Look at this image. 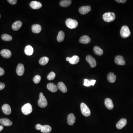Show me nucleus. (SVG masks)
<instances>
[{"label":"nucleus","mask_w":133,"mask_h":133,"mask_svg":"<svg viewBox=\"0 0 133 133\" xmlns=\"http://www.w3.org/2000/svg\"><path fill=\"white\" fill-rule=\"evenodd\" d=\"M65 24L67 27L70 29L76 28L78 25V22L77 20L70 18L66 20Z\"/></svg>","instance_id":"1"},{"label":"nucleus","mask_w":133,"mask_h":133,"mask_svg":"<svg viewBox=\"0 0 133 133\" xmlns=\"http://www.w3.org/2000/svg\"><path fill=\"white\" fill-rule=\"evenodd\" d=\"M115 18V14L112 12L105 13L103 15V19L107 22H110L114 21Z\"/></svg>","instance_id":"2"},{"label":"nucleus","mask_w":133,"mask_h":133,"mask_svg":"<svg viewBox=\"0 0 133 133\" xmlns=\"http://www.w3.org/2000/svg\"><path fill=\"white\" fill-rule=\"evenodd\" d=\"M38 105L42 108H45L47 105V101L45 97L43 95V94L41 92L40 94L38 102Z\"/></svg>","instance_id":"3"},{"label":"nucleus","mask_w":133,"mask_h":133,"mask_svg":"<svg viewBox=\"0 0 133 133\" xmlns=\"http://www.w3.org/2000/svg\"><path fill=\"white\" fill-rule=\"evenodd\" d=\"M33 111L32 106L30 103H27L24 105L22 108V112L23 114L28 115L30 114Z\"/></svg>","instance_id":"4"},{"label":"nucleus","mask_w":133,"mask_h":133,"mask_svg":"<svg viewBox=\"0 0 133 133\" xmlns=\"http://www.w3.org/2000/svg\"><path fill=\"white\" fill-rule=\"evenodd\" d=\"M120 34L123 38H127L131 34V31L128 26L125 25L122 27L120 29Z\"/></svg>","instance_id":"5"},{"label":"nucleus","mask_w":133,"mask_h":133,"mask_svg":"<svg viewBox=\"0 0 133 133\" xmlns=\"http://www.w3.org/2000/svg\"><path fill=\"white\" fill-rule=\"evenodd\" d=\"M81 110L83 115L86 117L90 116L91 111L87 105L84 103H81Z\"/></svg>","instance_id":"6"},{"label":"nucleus","mask_w":133,"mask_h":133,"mask_svg":"<svg viewBox=\"0 0 133 133\" xmlns=\"http://www.w3.org/2000/svg\"><path fill=\"white\" fill-rule=\"evenodd\" d=\"M86 59L87 61L89 62L90 65L91 67L92 68H94L96 67L97 65V62L96 60L94 58L90 55H88L86 57Z\"/></svg>","instance_id":"7"},{"label":"nucleus","mask_w":133,"mask_h":133,"mask_svg":"<svg viewBox=\"0 0 133 133\" xmlns=\"http://www.w3.org/2000/svg\"><path fill=\"white\" fill-rule=\"evenodd\" d=\"M115 62L118 65H124L125 64V61L123 56L120 55L116 56L115 59Z\"/></svg>","instance_id":"8"},{"label":"nucleus","mask_w":133,"mask_h":133,"mask_svg":"<svg viewBox=\"0 0 133 133\" xmlns=\"http://www.w3.org/2000/svg\"><path fill=\"white\" fill-rule=\"evenodd\" d=\"M16 72L17 75L19 76H22L23 75L25 72L24 65L21 63L19 64L17 67Z\"/></svg>","instance_id":"9"},{"label":"nucleus","mask_w":133,"mask_h":133,"mask_svg":"<svg viewBox=\"0 0 133 133\" xmlns=\"http://www.w3.org/2000/svg\"><path fill=\"white\" fill-rule=\"evenodd\" d=\"M127 124V120L125 118L120 119L119 122H118L116 125V127L118 129H122L125 127Z\"/></svg>","instance_id":"10"},{"label":"nucleus","mask_w":133,"mask_h":133,"mask_svg":"<svg viewBox=\"0 0 133 133\" xmlns=\"http://www.w3.org/2000/svg\"><path fill=\"white\" fill-rule=\"evenodd\" d=\"M91 11V7L89 6H86L81 7L79 8V12L82 15H85Z\"/></svg>","instance_id":"11"},{"label":"nucleus","mask_w":133,"mask_h":133,"mask_svg":"<svg viewBox=\"0 0 133 133\" xmlns=\"http://www.w3.org/2000/svg\"><path fill=\"white\" fill-rule=\"evenodd\" d=\"M2 110L3 113L6 115H9L11 113V108L8 104H5L3 105L2 107Z\"/></svg>","instance_id":"12"},{"label":"nucleus","mask_w":133,"mask_h":133,"mask_svg":"<svg viewBox=\"0 0 133 133\" xmlns=\"http://www.w3.org/2000/svg\"><path fill=\"white\" fill-rule=\"evenodd\" d=\"M30 5L32 9H39L42 6L41 3L36 1H33L31 2Z\"/></svg>","instance_id":"13"},{"label":"nucleus","mask_w":133,"mask_h":133,"mask_svg":"<svg viewBox=\"0 0 133 133\" xmlns=\"http://www.w3.org/2000/svg\"><path fill=\"white\" fill-rule=\"evenodd\" d=\"M1 56L5 58H10L12 56V53L11 51L8 49H3L0 51Z\"/></svg>","instance_id":"14"},{"label":"nucleus","mask_w":133,"mask_h":133,"mask_svg":"<svg viewBox=\"0 0 133 133\" xmlns=\"http://www.w3.org/2000/svg\"><path fill=\"white\" fill-rule=\"evenodd\" d=\"M32 32L34 33L37 34L40 33L42 30V27L40 25L34 24L31 26Z\"/></svg>","instance_id":"15"},{"label":"nucleus","mask_w":133,"mask_h":133,"mask_svg":"<svg viewBox=\"0 0 133 133\" xmlns=\"http://www.w3.org/2000/svg\"><path fill=\"white\" fill-rule=\"evenodd\" d=\"M105 104L106 107L108 109L111 110L114 108V104L112 100L109 98H107L105 99Z\"/></svg>","instance_id":"16"},{"label":"nucleus","mask_w":133,"mask_h":133,"mask_svg":"<svg viewBox=\"0 0 133 133\" xmlns=\"http://www.w3.org/2000/svg\"><path fill=\"white\" fill-rule=\"evenodd\" d=\"M0 123L2 125L9 126L12 125V122L9 119L7 118H2L0 119Z\"/></svg>","instance_id":"17"},{"label":"nucleus","mask_w":133,"mask_h":133,"mask_svg":"<svg viewBox=\"0 0 133 133\" xmlns=\"http://www.w3.org/2000/svg\"><path fill=\"white\" fill-rule=\"evenodd\" d=\"M47 89L50 91L55 92L57 91L58 89L57 87L53 83H49L47 86Z\"/></svg>","instance_id":"18"},{"label":"nucleus","mask_w":133,"mask_h":133,"mask_svg":"<svg viewBox=\"0 0 133 133\" xmlns=\"http://www.w3.org/2000/svg\"><path fill=\"white\" fill-rule=\"evenodd\" d=\"M79 42L82 44H88L91 42V39L88 36L85 35L83 36L80 38Z\"/></svg>","instance_id":"19"},{"label":"nucleus","mask_w":133,"mask_h":133,"mask_svg":"<svg viewBox=\"0 0 133 133\" xmlns=\"http://www.w3.org/2000/svg\"><path fill=\"white\" fill-rule=\"evenodd\" d=\"M75 117L73 114H70L69 115L67 118V122L70 125H73L75 122Z\"/></svg>","instance_id":"20"},{"label":"nucleus","mask_w":133,"mask_h":133,"mask_svg":"<svg viewBox=\"0 0 133 133\" xmlns=\"http://www.w3.org/2000/svg\"><path fill=\"white\" fill-rule=\"evenodd\" d=\"M33 48L32 46L30 45H28L25 48V53L26 55L28 56H31L33 53Z\"/></svg>","instance_id":"21"},{"label":"nucleus","mask_w":133,"mask_h":133,"mask_svg":"<svg viewBox=\"0 0 133 133\" xmlns=\"http://www.w3.org/2000/svg\"><path fill=\"white\" fill-rule=\"evenodd\" d=\"M22 25V22L20 21H17L13 23L12 25V28L15 31L19 30L21 28Z\"/></svg>","instance_id":"22"},{"label":"nucleus","mask_w":133,"mask_h":133,"mask_svg":"<svg viewBox=\"0 0 133 133\" xmlns=\"http://www.w3.org/2000/svg\"><path fill=\"white\" fill-rule=\"evenodd\" d=\"M51 130L52 129L50 126L48 125H42L40 131L41 132L43 133H49L51 132Z\"/></svg>","instance_id":"23"},{"label":"nucleus","mask_w":133,"mask_h":133,"mask_svg":"<svg viewBox=\"0 0 133 133\" xmlns=\"http://www.w3.org/2000/svg\"><path fill=\"white\" fill-rule=\"evenodd\" d=\"M107 80L111 83H114L116 80V76L113 73H110L107 75Z\"/></svg>","instance_id":"24"},{"label":"nucleus","mask_w":133,"mask_h":133,"mask_svg":"<svg viewBox=\"0 0 133 133\" xmlns=\"http://www.w3.org/2000/svg\"><path fill=\"white\" fill-rule=\"evenodd\" d=\"M58 88L64 93H65L67 91V89L66 86L64 84V83L62 82H59L57 85Z\"/></svg>","instance_id":"25"},{"label":"nucleus","mask_w":133,"mask_h":133,"mask_svg":"<svg viewBox=\"0 0 133 133\" xmlns=\"http://www.w3.org/2000/svg\"><path fill=\"white\" fill-rule=\"evenodd\" d=\"M72 1L70 0H63L60 1L59 5L62 7H68L72 4Z\"/></svg>","instance_id":"26"},{"label":"nucleus","mask_w":133,"mask_h":133,"mask_svg":"<svg viewBox=\"0 0 133 133\" xmlns=\"http://www.w3.org/2000/svg\"><path fill=\"white\" fill-rule=\"evenodd\" d=\"M79 57L77 56H74L70 58L69 62L72 64H76L79 62Z\"/></svg>","instance_id":"27"},{"label":"nucleus","mask_w":133,"mask_h":133,"mask_svg":"<svg viewBox=\"0 0 133 133\" xmlns=\"http://www.w3.org/2000/svg\"><path fill=\"white\" fill-rule=\"evenodd\" d=\"M65 37L64 33L62 31H59L57 36V41L59 42H62L64 40Z\"/></svg>","instance_id":"28"},{"label":"nucleus","mask_w":133,"mask_h":133,"mask_svg":"<svg viewBox=\"0 0 133 133\" xmlns=\"http://www.w3.org/2000/svg\"><path fill=\"white\" fill-rule=\"evenodd\" d=\"M94 51L95 54L98 56H101L103 54V51L98 46L94 47Z\"/></svg>","instance_id":"29"},{"label":"nucleus","mask_w":133,"mask_h":133,"mask_svg":"<svg viewBox=\"0 0 133 133\" xmlns=\"http://www.w3.org/2000/svg\"><path fill=\"white\" fill-rule=\"evenodd\" d=\"M49 61V59L48 57H43L40 58L39 61V63L41 65H44L47 64Z\"/></svg>","instance_id":"30"},{"label":"nucleus","mask_w":133,"mask_h":133,"mask_svg":"<svg viewBox=\"0 0 133 133\" xmlns=\"http://www.w3.org/2000/svg\"><path fill=\"white\" fill-rule=\"evenodd\" d=\"M2 40L3 41H7V42H9L12 40V37L10 35L8 34H3L1 37Z\"/></svg>","instance_id":"31"},{"label":"nucleus","mask_w":133,"mask_h":133,"mask_svg":"<svg viewBox=\"0 0 133 133\" xmlns=\"http://www.w3.org/2000/svg\"><path fill=\"white\" fill-rule=\"evenodd\" d=\"M56 77V74L54 72L50 73L47 76V78L49 80H54Z\"/></svg>","instance_id":"32"},{"label":"nucleus","mask_w":133,"mask_h":133,"mask_svg":"<svg viewBox=\"0 0 133 133\" xmlns=\"http://www.w3.org/2000/svg\"><path fill=\"white\" fill-rule=\"evenodd\" d=\"M41 80V77L40 75H37L35 76L33 79V81L36 84L39 83L40 82Z\"/></svg>","instance_id":"33"},{"label":"nucleus","mask_w":133,"mask_h":133,"mask_svg":"<svg viewBox=\"0 0 133 133\" xmlns=\"http://www.w3.org/2000/svg\"><path fill=\"white\" fill-rule=\"evenodd\" d=\"M84 85L86 87H90L91 86L90 81L88 79H85Z\"/></svg>","instance_id":"34"},{"label":"nucleus","mask_w":133,"mask_h":133,"mask_svg":"<svg viewBox=\"0 0 133 133\" xmlns=\"http://www.w3.org/2000/svg\"><path fill=\"white\" fill-rule=\"evenodd\" d=\"M8 2L12 5H15L17 2L16 0H8Z\"/></svg>","instance_id":"35"},{"label":"nucleus","mask_w":133,"mask_h":133,"mask_svg":"<svg viewBox=\"0 0 133 133\" xmlns=\"http://www.w3.org/2000/svg\"><path fill=\"white\" fill-rule=\"evenodd\" d=\"M5 85L3 83L0 82V90H2L5 88Z\"/></svg>","instance_id":"36"},{"label":"nucleus","mask_w":133,"mask_h":133,"mask_svg":"<svg viewBox=\"0 0 133 133\" xmlns=\"http://www.w3.org/2000/svg\"><path fill=\"white\" fill-rule=\"evenodd\" d=\"M5 74V71L2 68L0 67V76H2Z\"/></svg>","instance_id":"37"},{"label":"nucleus","mask_w":133,"mask_h":133,"mask_svg":"<svg viewBox=\"0 0 133 133\" xmlns=\"http://www.w3.org/2000/svg\"><path fill=\"white\" fill-rule=\"evenodd\" d=\"M42 125H41L40 124H37L36 126V128L37 130H40L41 128V127H42Z\"/></svg>","instance_id":"38"},{"label":"nucleus","mask_w":133,"mask_h":133,"mask_svg":"<svg viewBox=\"0 0 133 133\" xmlns=\"http://www.w3.org/2000/svg\"><path fill=\"white\" fill-rule=\"evenodd\" d=\"M116 2H117L118 3H125L126 2V0H115Z\"/></svg>","instance_id":"39"},{"label":"nucleus","mask_w":133,"mask_h":133,"mask_svg":"<svg viewBox=\"0 0 133 133\" xmlns=\"http://www.w3.org/2000/svg\"><path fill=\"white\" fill-rule=\"evenodd\" d=\"M96 81L95 80H90V82H91V86H94V84H95V83H96Z\"/></svg>","instance_id":"40"},{"label":"nucleus","mask_w":133,"mask_h":133,"mask_svg":"<svg viewBox=\"0 0 133 133\" xmlns=\"http://www.w3.org/2000/svg\"><path fill=\"white\" fill-rule=\"evenodd\" d=\"M3 126L2 125H0V132L3 129Z\"/></svg>","instance_id":"41"},{"label":"nucleus","mask_w":133,"mask_h":133,"mask_svg":"<svg viewBox=\"0 0 133 133\" xmlns=\"http://www.w3.org/2000/svg\"><path fill=\"white\" fill-rule=\"evenodd\" d=\"M70 58H71L69 57H67V58H66V60H67V61H69L70 59Z\"/></svg>","instance_id":"42"},{"label":"nucleus","mask_w":133,"mask_h":133,"mask_svg":"<svg viewBox=\"0 0 133 133\" xmlns=\"http://www.w3.org/2000/svg\"><path fill=\"white\" fill-rule=\"evenodd\" d=\"M0 17H1V15H0Z\"/></svg>","instance_id":"43"}]
</instances>
